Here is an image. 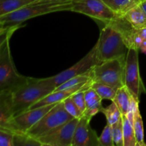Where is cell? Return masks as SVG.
<instances>
[{"instance_id":"18","label":"cell","mask_w":146,"mask_h":146,"mask_svg":"<svg viewBox=\"0 0 146 146\" xmlns=\"http://www.w3.org/2000/svg\"><path fill=\"white\" fill-rule=\"evenodd\" d=\"M112 101L116 104L122 115L128 114L131 108V94L125 86L118 88L116 95Z\"/></svg>"},{"instance_id":"25","label":"cell","mask_w":146,"mask_h":146,"mask_svg":"<svg viewBox=\"0 0 146 146\" xmlns=\"http://www.w3.org/2000/svg\"><path fill=\"white\" fill-rule=\"evenodd\" d=\"M101 113L105 115L107 123L111 125L116 123L120 118H122V114H121L119 108H118L116 104L113 101L111 105H109L106 108H103Z\"/></svg>"},{"instance_id":"29","label":"cell","mask_w":146,"mask_h":146,"mask_svg":"<svg viewBox=\"0 0 146 146\" xmlns=\"http://www.w3.org/2000/svg\"><path fill=\"white\" fill-rule=\"evenodd\" d=\"M14 134L10 130L0 128V146H14Z\"/></svg>"},{"instance_id":"23","label":"cell","mask_w":146,"mask_h":146,"mask_svg":"<svg viewBox=\"0 0 146 146\" xmlns=\"http://www.w3.org/2000/svg\"><path fill=\"white\" fill-rule=\"evenodd\" d=\"M92 77L93 73L92 69H91V71L86 73V74H81V75L79 76H74L73 78H70L68 81H65L62 84H61L58 87H56V90H63L66 89V88H71V87L76 86H78L79 84H84V83L90 81L91 79H92Z\"/></svg>"},{"instance_id":"17","label":"cell","mask_w":146,"mask_h":146,"mask_svg":"<svg viewBox=\"0 0 146 146\" xmlns=\"http://www.w3.org/2000/svg\"><path fill=\"white\" fill-rule=\"evenodd\" d=\"M118 17H123L127 11L140 4L143 0H103Z\"/></svg>"},{"instance_id":"35","label":"cell","mask_w":146,"mask_h":146,"mask_svg":"<svg viewBox=\"0 0 146 146\" xmlns=\"http://www.w3.org/2000/svg\"></svg>"},{"instance_id":"11","label":"cell","mask_w":146,"mask_h":146,"mask_svg":"<svg viewBox=\"0 0 146 146\" xmlns=\"http://www.w3.org/2000/svg\"><path fill=\"white\" fill-rule=\"evenodd\" d=\"M55 104L29 109L17 114L13 118L10 131L16 133H27L47 113Z\"/></svg>"},{"instance_id":"4","label":"cell","mask_w":146,"mask_h":146,"mask_svg":"<svg viewBox=\"0 0 146 146\" xmlns=\"http://www.w3.org/2000/svg\"><path fill=\"white\" fill-rule=\"evenodd\" d=\"M29 77L24 76L15 68L9 46V40L0 44V91H12L25 84Z\"/></svg>"},{"instance_id":"1","label":"cell","mask_w":146,"mask_h":146,"mask_svg":"<svg viewBox=\"0 0 146 146\" xmlns=\"http://www.w3.org/2000/svg\"><path fill=\"white\" fill-rule=\"evenodd\" d=\"M56 88L51 77L34 78L29 77L24 84L9 91L14 115L28 110Z\"/></svg>"},{"instance_id":"22","label":"cell","mask_w":146,"mask_h":146,"mask_svg":"<svg viewBox=\"0 0 146 146\" xmlns=\"http://www.w3.org/2000/svg\"><path fill=\"white\" fill-rule=\"evenodd\" d=\"M91 88H94L102 99H108L113 101L115 98L118 89L106 85L105 84L93 81Z\"/></svg>"},{"instance_id":"9","label":"cell","mask_w":146,"mask_h":146,"mask_svg":"<svg viewBox=\"0 0 146 146\" xmlns=\"http://www.w3.org/2000/svg\"><path fill=\"white\" fill-rule=\"evenodd\" d=\"M99 64H101V61L98 59L97 48L95 45L92 49L76 64L57 75L51 76V78L56 87H58L73 77L88 72Z\"/></svg>"},{"instance_id":"32","label":"cell","mask_w":146,"mask_h":146,"mask_svg":"<svg viewBox=\"0 0 146 146\" xmlns=\"http://www.w3.org/2000/svg\"><path fill=\"white\" fill-rule=\"evenodd\" d=\"M139 49L141 50L143 54H146V41L145 40H144V41H143L142 44H141V46H140Z\"/></svg>"},{"instance_id":"7","label":"cell","mask_w":146,"mask_h":146,"mask_svg":"<svg viewBox=\"0 0 146 146\" xmlns=\"http://www.w3.org/2000/svg\"><path fill=\"white\" fill-rule=\"evenodd\" d=\"M138 50L134 45L128 49L124 68V81L131 96L139 101L141 95L145 93L146 90L140 74Z\"/></svg>"},{"instance_id":"24","label":"cell","mask_w":146,"mask_h":146,"mask_svg":"<svg viewBox=\"0 0 146 146\" xmlns=\"http://www.w3.org/2000/svg\"><path fill=\"white\" fill-rule=\"evenodd\" d=\"M14 146H42L39 141L27 133H16L14 134Z\"/></svg>"},{"instance_id":"8","label":"cell","mask_w":146,"mask_h":146,"mask_svg":"<svg viewBox=\"0 0 146 146\" xmlns=\"http://www.w3.org/2000/svg\"><path fill=\"white\" fill-rule=\"evenodd\" d=\"M71 11L85 14L105 24L118 17L103 0H73Z\"/></svg>"},{"instance_id":"28","label":"cell","mask_w":146,"mask_h":146,"mask_svg":"<svg viewBox=\"0 0 146 146\" xmlns=\"http://www.w3.org/2000/svg\"><path fill=\"white\" fill-rule=\"evenodd\" d=\"M63 102H64V107H65L67 112L69 114H71L74 118H80L84 115L82 112L80 111L78 107L76 106V104H75V102L74 101L73 98H71V96L66 98Z\"/></svg>"},{"instance_id":"20","label":"cell","mask_w":146,"mask_h":146,"mask_svg":"<svg viewBox=\"0 0 146 146\" xmlns=\"http://www.w3.org/2000/svg\"><path fill=\"white\" fill-rule=\"evenodd\" d=\"M133 128L136 138L137 146H146L144 140V128L143 118L140 112L139 107L136 109L134 113Z\"/></svg>"},{"instance_id":"21","label":"cell","mask_w":146,"mask_h":146,"mask_svg":"<svg viewBox=\"0 0 146 146\" xmlns=\"http://www.w3.org/2000/svg\"><path fill=\"white\" fill-rule=\"evenodd\" d=\"M123 142L124 146H137L133 125L130 122L126 115H123Z\"/></svg>"},{"instance_id":"19","label":"cell","mask_w":146,"mask_h":146,"mask_svg":"<svg viewBox=\"0 0 146 146\" xmlns=\"http://www.w3.org/2000/svg\"><path fill=\"white\" fill-rule=\"evenodd\" d=\"M37 0H0V17L10 14Z\"/></svg>"},{"instance_id":"31","label":"cell","mask_w":146,"mask_h":146,"mask_svg":"<svg viewBox=\"0 0 146 146\" xmlns=\"http://www.w3.org/2000/svg\"><path fill=\"white\" fill-rule=\"evenodd\" d=\"M138 33L139 34V35L142 37L143 39L146 41V27L141 29H138Z\"/></svg>"},{"instance_id":"15","label":"cell","mask_w":146,"mask_h":146,"mask_svg":"<svg viewBox=\"0 0 146 146\" xmlns=\"http://www.w3.org/2000/svg\"><path fill=\"white\" fill-rule=\"evenodd\" d=\"M84 96L86 108L84 115L92 118L94 115L102 111L104 107L102 106L101 101L103 99L91 87L84 91Z\"/></svg>"},{"instance_id":"33","label":"cell","mask_w":146,"mask_h":146,"mask_svg":"<svg viewBox=\"0 0 146 146\" xmlns=\"http://www.w3.org/2000/svg\"><path fill=\"white\" fill-rule=\"evenodd\" d=\"M139 5L141 7V9L143 10L144 12L146 14V0H143V1H141Z\"/></svg>"},{"instance_id":"26","label":"cell","mask_w":146,"mask_h":146,"mask_svg":"<svg viewBox=\"0 0 146 146\" xmlns=\"http://www.w3.org/2000/svg\"><path fill=\"white\" fill-rule=\"evenodd\" d=\"M113 137L115 146H124L123 142V123L122 118L112 125Z\"/></svg>"},{"instance_id":"14","label":"cell","mask_w":146,"mask_h":146,"mask_svg":"<svg viewBox=\"0 0 146 146\" xmlns=\"http://www.w3.org/2000/svg\"><path fill=\"white\" fill-rule=\"evenodd\" d=\"M14 116L9 91H0V128L10 130Z\"/></svg>"},{"instance_id":"13","label":"cell","mask_w":146,"mask_h":146,"mask_svg":"<svg viewBox=\"0 0 146 146\" xmlns=\"http://www.w3.org/2000/svg\"><path fill=\"white\" fill-rule=\"evenodd\" d=\"M93 80L91 79L87 82L84 83V84H79L76 86L71 87L69 88H66L63 90H55L51 94L47 95L42 99L40 100L35 104L30 107L29 109H33V108H39V107L44 106L51 105V104H55L57 103L64 101L66 98L71 96L74 94L76 93L77 91H81V90H86L88 88H91L92 85ZM28 109V110H29Z\"/></svg>"},{"instance_id":"6","label":"cell","mask_w":146,"mask_h":146,"mask_svg":"<svg viewBox=\"0 0 146 146\" xmlns=\"http://www.w3.org/2000/svg\"><path fill=\"white\" fill-rule=\"evenodd\" d=\"M73 118L74 117L67 112L64 102L61 101L56 104L36 125L27 131V133L37 139Z\"/></svg>"},{"instance_id":"10","label":"cell","mask_w":146,"mask_h":146,"mask_svg":"<svg viewBox=\"0 0 146 146\" xmlns=\"http://www.w3.org/2000/svg\"><path fill=\"white\" fill-rule=\"evenodd\" d=\"M78 119L74 118L45 135L37 138V140L42 146H72Z\"/></svg>"},{"instance_id":"16","label":"cell","mask_w":146,"mask_h":146,"mask_svg":"<svg viewBox=\"0 0 146 146\" xmlns=\"http://www.w3.org/2000/svg\"><path fill=\"white\" fill-rule=\"evenodd\" d=\"M123 17L135 29L146 27V14L139 4L127 11Z\"/></svg>"},{"instance_id":"2","label":"cell","mask_w":146,"mask_h":146,"mask_svg":"<svg viewBox=\"0 0 146 146\" xmlns=\"http://www.w3.org/2000/svg\"><path fill=\"white\" fill-rule=\"evenodd\" d=\"M71 1H44L37 0L17 11L0 17L1 27L20 25L22 22L38 16L57 11H71Z\"/></svg>"},{"instance_id":"12","label":"cell","mask_w":146,"mask_h":146,"mask_svg":"<svg viewBox=\"0 0 146 146\" xmlns=\"http://www.w3.org/2000/svg\"><path fill=\"white\" fill-rule=\"evenodd\" d=\"M91 120V118L85 115L78 119L72 146H101L99 137L97 136L96 132L90 125Z\"/></svg>"},{"instance_id":"3","label":"cell","mask_w":146,"mask_h":146,"mask_svg":"<svg viewBox=\"0 0 146 146\" xmlns=\"http://www.w3.org/2000/svg\"><path fill=\"white\" fill-rule=\"evenodd\" d=\"M96 46L101 63L114 58H125L129 49L123 34L111 21L105 24V27L101 29Z\"/></svg>"},{"instance_id":"30","label":"cell","mask_w":146,"mask_h":146,"mask_svg":"<svg viewBox=\"0 0 146 146\" xmlns=\"http://www.w3.org/2000/svg\"><path fill=\"white\" fill-rule=\"evenodd\" d=\"M84 91H86V90H81V91H77L76 93H75V94L71 96V98H73L75 104H76V106L78 107V108L82 112L83 114L85 112L86 108L85 96H84Z\"/></svg>"},{"instance_id":"5","label":"cell","mask_w":146,"mask_h":146,"mask_svg":"<svg viewBox=\"0 0 146 146\" xmlns=\"http://www.w3.org/2000/svg\"><path fill=\"white\" fill-rule=\"evenodd\" d=\"M125 58H118L104 61L92 69V80L118 89L125 86L124 68Z\"/></svg>"},{"instance_id":"27","label":"cell","mask_w":146,"mask_h":146,"mask_svg":"<svg viewBox=\"0 0 146 146\" xmlns=\"http://www.w3.org/2000/svg\"><path fill=\"white\" fill-rule=\"evenodd\" d=\"M99 142L101 146H114L113 137L112 125L107 123L99 137Z\"/></svg>"},{"instance_id":"34","label":"cell","mask_w":146,"mask_h":146,"mask_svg":"<svg viewBox=\"0 0 146 146\" xmlns=\"http://www.w3.org/2000/svg\"><path fill=\"white\" fill-rule=\"evenodd\" d=\"M41 1H71L73 0H41Z\"/></svg>"}]
</instances>
